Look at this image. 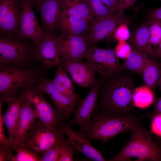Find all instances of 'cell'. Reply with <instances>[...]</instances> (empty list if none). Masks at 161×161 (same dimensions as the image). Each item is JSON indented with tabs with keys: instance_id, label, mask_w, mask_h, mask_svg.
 Segmentation results:
<instances>
[{
	"instance_id": "ac0fdd59",
	"label": "cell",
	"mask_w": 161,
	"mask_h": 161,
	"mask_svg": "<svg viewBox=\"0 0 161 161\" xmlns=\"http://www.w3.org/2000/svg\"><path fill=\"white\" fill-rule=\"evenodd\" d=\"M39 88L48 96L55 107L68 119L74 112L75 106L78 105L58 91L54 86L52 80L43 79L40 83Z\"/></svg>"
},
{
	"instance_id": "d590c367",
	"label": "cell",
	"mask_w": 161,
	"mask_h": 161,
	"mask_svg": "<svg viewBox=\"0 0 161 161\" xmlns=\"http://www.w3.org/2000/svg\"><path fill=\"white\" fill-rule=\"evenodd\" d=\"M150 128L152 133L161 137V113L156 114L153 117Z\"/></svg>"
},
{
	"instance_id": "2e32d148",
	"label": "cell",
	"mask_w": 161,
	"mask_h": 161,
	"mask_svg": "<svg viewBox=\"0 0 161 161\" xmlns=\"http://www.w3.org/2000/svg\"><path fill=\"white\" fill-rule=\"evenodd\" d=\"M61 60L60 64L78 86L87 87L91 86L95 83L96 72L86 62Z\"/></svg>"
},
{
	"instance_id": "9a60e30c",
	"label": "cell",
	"mask_w": 161,
	"mask_h": 161,
	"mask_svg": "<svg viewBox=\"0 0 161 161\" xmlns=\"http://www.w3.org/2000/svg\"><path fill=\"white\" fill-rule=\"evenodd\" d=\"M61 129L74 145L77 154L82 153L94 161H106L101 152L91 144L90 141L83 133L74 131L67 122L62 126Z\"/></svg>"
},
{
	"instance_id": "8fae6325",
	"label": "cell",
	"mask_w": 161,
	"mask_h": 161,
	"mask_svg": "<svg viewBox=\"0 0 161 161\" xmlns=\"http://www.w3.org/2000/svg\"><path fill=\"white\" fill-rule=\"evenodd\" d=\"M29 49L27 45L9 37L0 40V63L15 65L22 64L29 58Z\"/></svg>"
},
{
	"instance_id": "f35d334b",
	"label": "cell",
	"mask_w": 161,
	"mask_h": 161,
	"mask_svg": "<svg viewBox=\"0 0 161 161\" xmlns=\"http://www.w3.org/2000/svg\"><path fill=\"white\" fill-rule=\"evenodd\" d=\"M137 0H118L119 13L124 14L126 10L131 7Z\"/></svg>"
},
{
	"instance_id": "7a4b0ae2",
	"label": "cell",
	"mask_w": 161,
	"mask_h": 161,
	"mask_svg": "<svg viewBox=\"0 0 161 161\" xmlns=\"http://www.w3.org/2000/svg\"><path fill=\"white\" fill-rule=\"evenodd\" d=\"M139 119L132 115L94 111L88 126L81 132L90 141L106 143L119 134L130 131L139 123Z\"/></svg>"
},
{
	"instance_id": "5bb4252c",
	"label": "cell",
	"mask_w": 161,
	"mask_h": 161,
	"mask_svg": "<svg viewBox=\"0 0 161 161\" xmlns=\"http://www.w3.org/2000/svg\"><path fill=\"white\" fill-rule=\"evenodd\" d=\"M23 99L15 128L13 140L10 144L11 147L21 145L26 134L32 124L38 118L30 102L23 92Z\"/></svg>"
},
{
	"instance_id": "6da1fadb",
	"label": "cell",
	"mask_w": 161,
	"mask_h": 161,
	"mask_svg": "<svg viewBox=\"0 0 161 161\" xmlns=\"http://www.w3.org/2000/svg\"><path fill=\"white\" fill-rule=\"evenodd\" d=\"M128 71L123 70L110 76H103L95 111L131 115L135 107L132 97L135 86L133 76Z\"/></svg>"
},
{
	"instance_id": "cb8c5ba5",
	"label": "cell",
	"mask_w": 161,
	"mask_h": 161,
	"mask_svg": "<svg viewBox=\"0 0 161 161\" xmlns=\"http://www.w3.org/2000/svg\"><path fill=\"white\" fill-rule=\"evenodd\" d=\"M62 10L66 14L92 22L94 18L86 0H61Z\"/></svg>"
},
{
	"instance_id": "e0dca14e",
	"label": "cell",
	"mask_w": 161,
	"mask_h": 161,
	"mask_svg": "<svg viewBox=\"0 0 161 161\" xmlns=\"http://www.w3.org/2000/svg\"><path fill=\"white\" fill-rule=\"evenodd\" d=\"M21 13L15 0L0 1L1 32L7 35L17 32Z\"/></svg>"
},
{
	"instance_id": "ab89813d",
	"label": "cell",
	"mask_w": 161,
	"mask_h": 161,
	"mask_svg": "<svg viewBox=\"0 0 161 161\" xmlns=\"http://www.w3.org/2000/svg\"><path fill=\"white\" fill-rule=\"evenodd\" d=\"M149 19L161 21V7L152 10L148 15Z\"/></svg>"
},
{
	"instance_id": "484cf974",
	"label": "cell",
	"mask_w": 161,
	"mask_h": 161,
	"mask_svg": "<svg viewBox=\"0 0 161 161\" xmlns=\"http://www.w3.org/2000/svg\"><path fill=\"white\" fill-rule=\"evenodd\" d=\"M132 50L122 65L123 70L141 75L150 56L141 51L132 48Z\"/></svg>"
},
{
	"instance_id": "f546056e",
	"label": "cell",
	"mask_w": 161,
	"mask_h": 161,
	"mask_svg": "<svg viewBox=\"0 0 161 161\" xmlns=\"http://www.w3.org/2000/svg\"><path fill=\"white\" fill-rule=\"evenodd\" d=\"M11 148L16 153V161H40L35 154L22 146L18 145Z\"/></svg>"
},
{
	"instance_id": "44dd1931",
	"label": "cell",
	"mask_w": 161,
	"mask_h": 161,
	"mask_svg": "<svg viewBox=\"0 0 161 161\" xmlns=\"http://www.w3.org/2000/svg\"><path fill=\"white\" fill-rule=\"evenodd\" d=\"M23 95H16L6 99L5 102L8 103L7 110L3 116L4 124L8 132V139L10 144L12 141L15 130L17 123Z\"/></svg>"
},
{
	"instance_id": "3957f363",
	"label": "cell",
	"mask_w": 161,
	"mask_h": 161,
	"mask_svg": "<svg viewBox=\"0 0 161 161\" xmlns=\"http://www.w3.org/2000/svg\"><path fill=\"white\" fill-rule=\"evenodd\" d=\"M131 137L121 150L109 161H160L161 148L149 132L139 123L130 131Z\"/></svg>"
},
{
	"instance_id": "74e56055",
	"label": "cell",
	"mask_w": 161,
	"mask_h": 161,
	"mask_svg": "<svg viewBox=\"0 0 161 161\" xmlns=\"http://www.w3.org/2000/svg\"><path fill=\"white\" fill-rule=\"evenodd\" d=\"M106 7L115 15L120 14L118 0H101ZM122 15V14H120Z\"/></svg>"
},
{
	"instance_id": "b9f144b4",
	"label": "cell",
	"mask_w": 161,
	"mask_h": 161,
	"mask_svg": "<svg viewBox=\"0 0 161 161\" xmlns=\"http://www.w3.org/2000/svg\"><path fill=\"white\" fill-rule=\"evenodd\" d=\"M156 58H161V41L154 49Z\"/></svg>"
},
{
	"instance_id": "5b68a950",
	"label": "cell",
	"mask_w": 161,
	"mask_h": 161,
	"mask_svg": "<svg viewBox=\"0 0 161 161\" xmlns=\"http://www.w3.org/2000/svg\"><path fill=\"white\" fill-rule=\"evenodd\" d=\"M30 100L32 107L37 114L38 120L52 130H61L62 126L68 118L45 98L39 89L23 92Z\"/></svg>"
},
{
	"instance_id": "ee69618b",
	"label": "cell",
	"mask_w": 161,
	"mask_h": 161,
	"mask_svg": "<svg viewBox=\"0 0 161 161\" xmlns=\"http://www.w3.org/2000/svg\"><path fill=\"white\" fill-rule=\"evenodd\" d=\"M160 65L161 68V64H160ZM159 86L160 87V89L161 91V75L160 78V81L159 83Z\"/></svg>"
},
{
	"instance_id": "60d3db41",
	"label": "cell",
	"mask_w": 161,
	"mask_h": 161,
	"mask_svg": "<svg viewBox=\"0 0 161 161\" xmlns=\"http://www.w3.org/2000/svg\"><path fill=\"white\" fill-rule=\"evenodd\" d=\"M154 111L156 114L161 113V97L158 99L156 101L154 105Z\"/></svg>"
},
{
	"instance_id": "f6af8a7d",
	"label": "cell",
	"mask_w": 161,
	"mask_h": 161,
	"mask_svg": "<svg viewBox=\"0 0 161 161\" xmlns=\"http://www.w3.org/2000/svg\"><path fill=\"white\" fill-rule=\"evenodd\" d=\"M1 0H0V1H1Z\"/></svg>"
},
{
	"instance_id": "f1b7e54d",
	"label": "cell",
	"mask_w": 161,
	"mask_h": 161,
	"mask_svg": "<svg viewBox=\"0 0 161 161\" xmlns=\"http://www.w3.org/2000/svg\"><path fill=\"white\" fill-rule=\"evenodd\" d=\"M148 22L150 43L156 47L161 41V21L149 19Z\"/></svg>"
},
{
	"instance_id": "4dcf8cb0",
	"label": "cell",
	"mask_w": 161,
	"mask_h": 161,
	"mask_svg": "<svg viewBox=\"0 0 161 161\" xmlns=\"http://www.w3.org/2000/svg\"><path fill=\"white\" fill-rule=\"evenodd\" d=\"M67 140L57 144L50 148L40 158V161H57L60 150Z\"/></svg>"
},
{
	"instance_id": "d6a6232c",
	"label": "cell",
	"mask_w": 161,
	"mask_h": 161,
	"mask_svg": "<svg viewBox=\"0 0 161 161\" xmlns=\"http://www.w3.org/2000/svg\"><path fill=\"white\" fill-rule=\"evenodd\" d=\"M131 46L126 41H118L114 50L116 57L118 58L125 59L132 50Z\"/></svg>"
},
{
	"instance_id": "603a6c76",
	"label": "cell",
	"mask_w": 161,
	"mask_h": 161,
	"mask_svg": "<svg viewBox=\"0 0 161 161\" xmlns=\"http://www.w3.org/2000/svg\"><path fill=\"white\" fill-rule=\"evenodd\" d=\"M130 42L132 48L145 53L152 58H156L154 49L150 42L148 21L136 30Z\"/></svg>"
},
{
	"instance_id": "bcb514c9",
	"label": "cell",
	"mask_w": 161,
	"mask_h": 161,
	"mask_svg": "<svg viewBox=\"0 0 161 161\" xmlns=\"http://www.w3.org/2000/svg\"></svg>"
},
{
	"instance_id": "ffe728a7",
	"label": "cell",
	"mask_w": 161,
	"mask_h": 161,
	"mask_svg": "<svg viewBox=\"0 0 161 161\" xmlns=\"http://www.w3.org/2000/svg\"><path fill=\"white\" fill-rule=\"evenodd\" d=\"M88 21L68 15L62 10L58 22L57 28L62 33L71 35H81L90 32Z\"/></svg>"
},
{
	"instance_id": "1f68e13d",
	"label": "cell",
	"mask_w": 161,
	"mask_h": 161,
	"mask_svg": "<svg viewBox=\"0 0 161 161\" xmlns=\"http://www.w3.org/2000/svg\"><path fill=\"white\" fill-rule=\"evenodd\" d=\"M75 150L74 145L68 139L66 143L61 148L57 161H73Z\"/></svg>"
},
{
	"instance_id": "4fadbf2b",
	"label": "cell",
	"mask_w": 161,
	"mask_h": 161,
	"mask_svg": "<svg viewBox=\"0 0 161 161\" xmlns=\"http://www.w3.org/2000/svg\"><path fill=\"white\" fill-rule=\"evenodd\" d=\"M45 35L35 52L37 58L46 69L58 66L61 57L57 36L52 32H45Z\"/></svg>"
},
{
	"instance_id": "7402d4cb",
	"label": "cell",
	"mask_w": 161,
	"mask_h": 161,
	"mask_svg": "<svg viewBox=\"0 0 161 161\" xmlns=\"http://www.w3.org/2000/svg\"><path fill=\"white\" fill-rule=\"evenodd\" d=\"M52 80L54 86L58 91L79 104L80 101L79 96L76 93L67 72L61 64L58 66Z\"/></svg>"
},
{
	"instance_id": "d4e9b609",
	"label": "cell",
	"mask_w": 161,
	"mask_h": 161,
	"mask_svg": "<svg viewBox=\"0 0 161 161\" xmlns=\"http://www.w3.org/2000/svg\"><path fill=\"white\" fill-rule=\"evenodd\" d=\"M161 75L160 64L153 58H149L141 75L145 85L154 90L159 86Z\"/></svg>"
},
{
	"instance_id": "8992f818",
	"label": "cell",
	"mask_w": 161,
	"mask_h": 161,
	"mask_svg": "<svg viewBox=\"0 0 161 161\" xmlns=\"http://www.w3.org/2000/svg\"><path fill=\"white\" fill-rule=\"evenodd\" d=\"M0 65V100L4 102L16 95L20 88L35 80V73L31 71L22 69L11 65Z\"/></svg>"
},
{
	"instance_id": "4316f807",
	"label": "cell",
	"mask_w": 161,
	"mask_h": 161,
	"mask_svg": "<svg viewBox=\"0 0 161 161\" xmlns=\"http://www.w3.org/2000/svg\"><path fill=\"white\" fill-rule=\"evenodd\" d=\"M132 99L135 107L141 109L146 108L150 106L154 101L153 90L145 85L135 88Z\"/></svg>"
},
{
	"instance_id": "9c48e42d",
	"label": "cell",
	"mask_w": 161,
	"mask_h": 161,
	"mask_svg": "<svg viewBox=\"0 0 161 161\" xmlns=\"http://www.w3.org/2000/svg\"><path fill=\"white\" fill-rule=\"evenodd\" d=\"M88 34L74 35L62 33L57 36L61 59L82 61L88 47Z\"/></svg>"
},
{
	"instance_id": "277c9868",
	"label": "cell",
	"mask_w": 161,
	"mask_h": 161,
	"mask_svg": "<svg viewBox=\"0 0 161 161\" xmlns=\"http://www.w3.org/2000/svg\"><path fill=\"white\" fill-rule=\"evenodd\" d=\"M65 135L61 130L50 129L39 120L35 121L27 131L23 144L40 159L54 145L65 141Z\"/></svg>"
},
{
	"instance_id": "8d00e7d4",
	"label": "cell",
	"mask_w": 161,
	"mask_h": 161,
	"mask_svg": "<svg viewBox=\"0 0 161 161\" xmlns=\"http://www.w3.org/2000/svg\"><path fill=\"white\" fill-rule=\"evenodd\" d=\"M11 147L0 148V161H16V156Z\"/></svg>"
},
{
	"instance_id": "ba28073f",
	"label": "cell",
	"mask_w": 161,
	"mask_h": 161,
	"mask_svg": "<svg viewBox=\"0 0 161 161\" xmlns=\"http://www.w3.org/2000/svg\"><path fill=\"white\" fill-rule=\"evenodd\" d=\"M103 76L100 75L95 83L91 86L86 96L80 101L72 119L67 123L71 126L77 125L79 131L86 129L92 117L97 104L98 92Z\"/></svg>"
},
{
	"instance_id": "30bf717a",
	"label": "cell",
	"mask_w": 161,
	"mask_h": 161,
	"mask_svg": "<svg viewBox=\"0 0 161 161\" xmlns=\"http://www.w3.org/2000/svg\"><path fill=\"white\" fill-rule=\"evenodd\" d=\"M31 4L26 1L22 3L19 27L16 33L20 38H30L37 45L43 39L45 32L40 27Z\"/></svg>"
},
{
	"instance_id": "7c38bea8",
	"label": "cell",
	"mask_w": 161,
	"mask_h": 161,
	"mask_svg": "<svg viewBox=\"0 0 161 161\" xmlns=\"http://www.w3.org/2000/svg\"><path fill=\"white\" fill-rule=\"evenodd\" d=\"M129 21L124 15L119 14L100 20H94L88 34V47L104 40L114 34L119 25L127 23Z\"/></svg>"
},
{
	"instance_id": "83f0119b",
	"label": "cell",
	"mask_w": 161,
	"mask_h": 161,
	"mask_svg": "<svg viewBox=\"0 0 161 161\" xmlns=\"http://www.w3.org/2000/svg\"><path fill=\"white\" fill-rule=\"evenodd\" d=\"M94 20H100L115 15L101 0H86Z\"/></svg>"
},
{
	"instance_id": "d6986e66",
	"label": "cell",
	"mask_w": 161,
	"mask_h": 161,
	"mask_svg": "<svg viewBox=\"0 0 161 161\" xmlns=\"http://www.w3.org/2000/svg\"><path fill=\"white\" fill-rule=\"evenodd\" d=\"M45 32L56 29L62 10L61 0H40L37 3Z\"/></svg>"
},
{
	"instance_id": "52a82bcc",
	"label": "cell",
	"mask_w": 161,
	"mask_h": 161,
	"mask_svg": "<svg viewBox=\"0 0 161 161\" xmlns=\"http://www.w3.org/2000/svg\"><path fill=\"white\" fill-rule=\"evenodd\" d=\"M84 58L100 75H113L123 70L114 49L99 48L96 45L88 47Z\"/></svg>"
},
{
	"instance_id": "7bdbcfd3",
	"label": "cell",
	"mask_w": 161,
	"mask_h": 161,
	"mask_svg": "<svg viewBox=\"0 0 161 161\" xmlns=\"http://www.w3.org/2000/svg\"><path fill=\"white\" fill-rule=\"evenodd\" d=\"M39 0H26L25 1L28 2L31 4V3H38Z\"/></svg>"
},
{
	"instance_id": "836d02e7",
	"label": "cell",
	"mask_w": 161,
	"mask_h": 161,
	"mask_svg": "<svg viewBox=\"0 0 161 161\" xmlns=\"http://www.w3.org/2000/svg\"><path fill=\"white\" fill-rule=\"evenodd\" d=\"M114 36L118 41H126L130 38V32L126 23H122L117 27L114 33Z\"/></svg>"
},
{
	"instance_id": "e575fe53",
	"label": "cell",
	"mask_w": 161,
	"mask_h": 161,
	"mask_svg": "<svg viewBox=\"0 0 161 161\" xmlns=\"http://www.w3.org/2000/svg\"><path fill=\"white\" fill-rule=\"evenodd\" d=\"M4 101L0 100V148L11 147L10 143L5 134L3 125L4 124L2 113V107Z\"/></svg>"
}]
</instances>
